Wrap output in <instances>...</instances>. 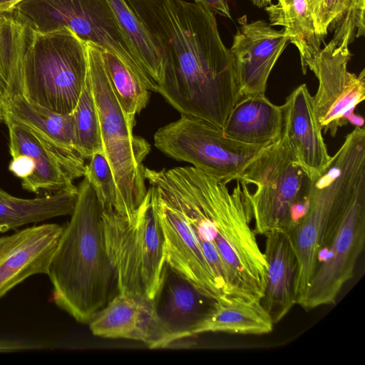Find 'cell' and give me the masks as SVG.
<instances>
[{
	"mask_svg": "<svg viewBox=\"0 0 365 365\" xmlns=\"http://www.w3.org/2000/svg\"><path fill=\"white\" fill-rule=\"evenodd\" d=\"M165 61L158 92L181 115L223 130L241 98L214 13L185 0H130Z\"/></svg>",
	"mask_w": 365,
	"mask_h": 365,
	"instance_id": "obj_1",
	"label": "cell"
},
{
	"mask_svg": "<svg viewBox=\"0 0 365 365\" xmlns=\"http://www.w3.org/2000/svg\"><path fill=\"white\" fill-rule=\"evenodd\" d=\"M64 226L48 276L54 303L81 323L93 317L118 294L115 271L108 257L103 208L84 178Z\"/></svg>",
	"mask_w": 365,
	"mask_h": 365,
	"instance_id": "obj_2",
	"label": "cell"
},
{
	"mask_svg": "<svg viewBox=\"0 0 365 365\" xmlns=\"http://www.w3.org/2000/svg\"><path fill=\"white\" fill-rule=\"evenodd\" d=\"M203 202L211 222L212 244L221 261L226 296L261 300L267 279V263L256 234L250 190L237 179L230 190L225 184L197 169Z\"/></svg>",
	"mask_w": 365,
	"mask_h": 365,
	"instance_id": "obj_3",
	"label": "cell"
},
{
	"mask_svg": "<svg viewBox=\"0 0 365 365\" xmlns=\"http://www.w3.org/2000/svg\"><path fill=\"white\" fill-rule=\"evenodd\" d=\"M365 184V130L355 127L327 168L310 179L307 209L286 232L297 260L294 292L303 298L316 269L326 232L339 210Z\"/></svg>",
	"mask_w": 365,
	"mask_h": 365,
	"instance_id": "obj_4",
	"label": "cell"
},
{
	"mask_svg": "<svg viewBox=\"0 0 365 365\" xmlns=\"http://www.w3.org/2000/svg\"><path fill=\"white\" fill-rule=\"evenodd\" d=\"M27 30L21 95L48 110L71 113L86 81L87 42L66 27L47 33Z\"/></svg>",
	"mask_w": 365,
	"mask_h": 365,
	"instance_id": "obj_5",
	"label": "cell"
},
{
	"mask_svg": "<svg viewBox=\"0 0 365 365\" xmlns=\"http://www.w3.org/2000/svg\"><path fill=\"white\" fill-rule=\"evenodd\" d=\"M88 71L99 118L103 154L116 183V213L130 216L143 202L146 192L143 160L150 145L133 134L110 86L103 62V49L87 42Z\"/></svg>",
	"mask_w": 365,
	"mask_h": 365,
	"instance_id": "obj_6",
	"label": "cell"
},
{
	"mask_svg": "<svg viewBox=\"0 0 365 365\" xmlns=\"http://www.w3.org/2000/svg\"><path fill=\"white\" fill-rule=\"evenodd\" d=\"M106 250L117 277L118 294L153 299L165 263V242L150 191L130 216L103 210Z\"/></svg>",
	"mask_w": 365,
	"mask_h": 365,
	"instance_id": "obj_7",
	"label": "cell"
},
{
	"mask_svg": "<svg viewBox=\"0 0 365 365\" xmlns=\"http://www.w3.org/2000/svg\"><path fill=\"white\" fill-rule=\"evenodd\" d=\"M238 179L256 187L250 195L256 235L287 232L304 214L310 178L282 137L249 165Z\"/></svg>",
	"mask_w": 365,
	"mask_h": 365,
	"instance_id": "obj_8",
	"label": "cell"
},
{
	"mask_svg": "<svg viewBox=\"0 0 365 365\" xmlns=\"http://www.w3.org/2000/svg\"><path fill=\"white\" fill-rule=\"evenodd\" d=\"M9 11L36 32L70 29L86 42L115 56L148 90L156 92L135 60L107 0H22Z\"/></svg>",
	"mask_w": 365,
	"mask_h": 365,
	"instance_id": "obj_9",
	"label": "cell"
},
{
	"mask_svg": "<svg viewBox=\"0 0 365 365\" xmlns=\"http://www.w3.org/2000/svg\"><path fill=\"white\" fill-rule=\"evenodd\" d=\"M154 145L170 158L190 163L225 184L238 179L269 145L237 141L210 123L185 115L160 128Z\"/></svg>",
	"mask_w": 365,
	"mask_h": 365,
	"instance_id": "obj_10",
	"label": "cell"
},
{
	"mask_svg": "<svg viewBox=\"0 0 365 365\" xmlns=\"http://www.w3.org/2000/svg\"><path fill=\"white\" fill-rule=\"evenodd\" d=\"M365 242V185L359 187L331 222L317 268L298 303L305 310L334 304L354 275Z\"/></svg>",
	"mask_w": 365,
	"mask_h": 365,
	"instance_id": "obj_11",
	"label": "cell"
},
{
	"mask_svg": "<svg viewBox=\"0 0 365 365\" xmlns=\"http://www.w3.org/2000/svg\"><path fill=\"white\" fill-rule=\"evenodd\" d=\"M351 56L349 44L338 46L331 39L307 63L318 80L313 100L319 125L324 133L332 137L348 123L364 125V119L354 110L365 99V70L359 75L348 71Z\"/></svg>",
	"mask_w": 365,
	"mask_h": 365,
	"instance_id": "obj_12",
	"label": "cell"
},
{
	"mask_svg": "<svg viewBox=\"0 0 365 365\" xmlns=\"http://www.w3.org/2000/svg\"><path fill=\"white\" fill-rule=\"evenodd\" d=\"M4 120L9 130L11 158L27 155L34 163L32 175L21 180L24 190L46 195L76 187L73 180L84 177L86 173L84 159L56 147L6 113Z\"/></svg>",
	"mask_w": 365,
	"mask_h": 365,
	"instance_id": "obj_13",
	"label": "cell"
},
{
	"mask_svg": "<svg viewBox=\"0 0 365 365\" xmlns=\"http://www.w3.org/2000/svg\"><path fill=\"white\" fill-rule=\"evenodd\" d=\"M239 26L230 48L241 98L265 95L267 81L289 42L284 29L276 30L264 20L238 19Z\"/></svg>",
	"mask_w": 365,
	"mask_h": 365,
	"instance_id": "obj_14",
	"label": "cell"
},
{
	"mask_svg": "<svg viewBox=\"0 0 365 365\" xmlns=\"http://www.w3.org/2000/svg\"><path fill=\"white\" fill-rule=\"evenodd\" d=\"M218 299L165 262L153 302L173 344L195 336Z\"/></svg>",
	"mask_w": 365,
	"mask_h": 365,
	"instance_id": "obj_15",
	"label": "cell"
},
{
	"mask_svg": "<svg viewBox=\"0 0 365 365\" xmlns=\"http://www.w3.org/2000/svg\"><path fill=\"white\" fill-rule=\"evenodd\" d=\"M63 228L43 223L0 237V299L32 275H48Z\"/></svg>",
	"mask_w": 365,
	"mask_h": 365,
	"instance_id": "obj_16",
	"label": "cell"
},
{
	"mask_svg": "<svg viewBox=\"0 0 365 365\" xmlns=\"http://www.w3.org/2000/svg\"><path fill=\"white\" fill-rule=\"evenodd\" d=\"M281 137L298 165L312 179L328 165V153L315 112L313 96L306 84L297 87L281 106Z\"/></svg>",
	"mask_w": 365,
	"mask_h": 365,
	"instance_id": "obj_17",
	"label": "cell"
},
{
	"mask_svg": "<svg viewBox=\"0 0 365 365\" xmlns=\"http://www.w3.org/2000/svg\"><path fill=\"white\" fill-rule=\"evenodd\" d=\"M88 324L93 334L98 336L139 341L150 349L171 345L153 299L141 296L118 294Z\"/></svg>",
	"mask_w": 365,
	"mask_h": 365,
	"instance_id": "obj_18",
	"label": "cell"
},
{
	"mask_svg": "<svg viewBox=\"0 0 365 365\" xmlns=\"http://www.w3.org/2000/svg\"><path fill=\"white\" fill-rule=\"evenodd\" d=\"M264 236L267 279L260 302L276 324L297 304L294 286L297 260L286 232L272 231Z\"/></svg>",
	"mask_w": 365,
	"mask_h": 365,
	"instance_id": "obj_19",
	"label": "cell"
},
{
	"mask_svg": "<svg viewBox=\"0 0 365 365\" xmlns=\"http://www.w3.org/2000/svg\"><path fill=\"white\" fill-rule=\"evenodd\" d=\"M281 106L265 95L241 98L232 110L224 133L230 138L250 145H270L282 135Z\"/></svg>",
	"mask_w": 365,
	"mask_h": 365,
	"instance_id": "obj_20",
	"label": "cell"
},
{
	"mask_svg": "<svg viewBox=\"0 0 365 365\" xmlns=\"http://www.w3.org/2000/svg\"><path fill=\"white\" fill-rule=\"evenodd\" d=\"M274 324L259 300L227 296L217 300L195 335L205 332L262 335L270 333Z\"/></svg>",
	"mask_w": 365,
	"mask_h": 365,
	"instance_id": "obj_21",
	"label": "cell"
},
{
	"mask_svg": "<svg viewBox=\"0 0 365 365\" xmlns=\"http://www.w3.org/2000/svg\"><path fill=\"white\" fill-rule=\"evenodd\" d=\"M140 68L158 92L165 61L159 45L130 0H107Z\"/></svg>",
	"mask_w": 365,
	"mask_h": 365,
	"instance_id": "obj_22",
	"label": "cell"
},
{
	"mask_svg": "<svg viewBox=\"0 0 365 365\" xmlns=\"http://www.w3.org/2000/svg\"><path fill=\"white\" fill-rule=\"evenodd\" d=\"M78 187L43 195L31 199L12 196L0 200V233L56 217L71 215L77 197Z\"/></svg>",
	"mask_w": 365,
	"mask_h": 365,
	"instance_id": "obj_23",
	"label": "cell"
},
{
	"mask_svg": "<svg viewBox=\"0 0 365 365\" xmlns=\"http://www.w3.org/2000/svg\"><path fill=\"white\" fill-rule=\"evenodd\" d=\"M269 24L281 26L288 36L289 42L298 49L302 70L307 73V63L320 52L324 40L317 34L314 17L307 0H277L264 7Z\"/></svg>",
	"mask_w": 365,
	"mask_h": 365,
	"instance_id": "obj_24",
	"label": "cell"
},
{
	"mask_svg": "<svg viewBox=\"0 0 365 365\" xmlns=\"http://www.w3.org/2000/svg\"><path fill=\"white\" fill-rule=\"evenodd\" d=\"M5 111L56 147L68 153L75 150L73 113H57L31 103L21 94L5 103ZM78 154V153H77Z\"/></svg>",
	"mask_w": 365,
	"mask_h": 365,
	"instance_id": "obj_25",
	"label": "cell"
},
{
	"mask_svg": "<svg viewBox=\"0 0 365 365\" xmlns=\"http://www.w3.org/2000/svg\"><path fill=\"white\" fill-rule=\"evenodd\" d=\"M27 28L9 11L0 12V97L21 94V68Z\"/></svg>",
	"mask_w": 365,
	"mask_h": 365,
	"instance_id": "obj_26",
	"label": "cell"
},
{
	"mask_svg": "<svg viewBox=\"0 0 365 365\" xmlns=\"http://www.w3.org/2000/svg\"><path fill=\"white\" fill-rule=\"evenodd\" d=\"M365 0H322L316 29L324 39L329 27L336 45L350 44L364 35Z\"/></svg>",
	"mask_w": 365,
	"mask_h": 365,
	"instance_id": "obj_27",
	"label": "cell"
},
{
	"mask_svg": "<svg viewBox=\"0 0 365 365\" xmlns=\"http://www.w3.org/2000/svg\"><path fill=\"white\" fill-rule=\"evenodd\" d=\"M104 66L113 91L132 126L147 106L150 91L113 54L103 50Z\"/></svg>",
	"mask_w": 365,
	"mask_h": 365,
	"instance_id": "obj_28",
	"label": "cell"
},
{
	"mask_svg": "<svg viewBox=\"0 0 365 365\" xmlns=\"http://www.w3.org/2000/svg\"><path fill=\"white\" fill-rule=\"evenodd\" d=\"M75 128V150L83 159L103 153L99 118L88 71L77 105L72 112Z\"/></svg>",
	"mask_w": 365,
	"mask_h": 365,
	"instance_id": "obj_29",
	"label": "cell"
},
{
	"mask_svg": "<svg viewBox=\"0 0 365 365\" xmlns=\"http://www.w3.org/2000/svg\"><path fill=\"white\" fill-rule=\"evenodd\" d=\"M86 165V178L93 188L103 210L117 212L118 193L111 168L101 153L91 156Z\"/></svg>",
	"mask_w": 365,
	"mask_h": 365,
	"instance_id": "obj_30",
	"label": "cell"
},
{
	"mask_svg": "<svg viewBox=\"0 0 365 365\" xmlns=\"http://www.w3.org/2000/svg\"><path fill=\"white\" fill-rule=\"evenodd\" d=\"M9 170L22 180L32 175L34 163L32 158L27 155H17L12 157Z\"/></svg>",
	"mask_w": 365,
	"mask_h": 365,
	"instance_id": "obj_31",
	"label": "cell"
},
{
	"mask_svg": "<svg viewBox=\"0 0 365 365\" xmlns=\"http://www.w3.org/2000/svg\"><path fill=\"white\" fill-rule=\"evenodd\" d=\"M36 342L19 339H0V353L16 352L41 349Z\"/></svg>",
	"mask_w": 365,
	"mask_h": 365,
	"instance_id": "obj_32",
	"label": "cell"
},
{
	"mask_svg": "<svg viewBox=\"0 0 365 365\" xmlns=\"http://www.w3.org/2000/svg\"><path fill=\"white\" fill-rule=\"evenodd\" d=\"M213 13H216L226 18L232 19L230 10L228 5V0H195Z\"/></svg>",
	"mask_w": 365,
	"mask_h": 365,
	"instance_id": "obj_33",
	"label": "cell"
},
{
	"mask_svg": "<svg viewBox=\"0 0 365 365\" xmlns=\"http://www.w3.org/2000/svg\"><path fill=\"white\" fill-rule=\"evenodd\" d=\"M309 9L314 17L315 27L317 24L322 0H307ZM317 30V29H316Z\"/></svg>",
	"mask_w": 365,
	"mask_h": 365,
	"instance_id": "obj_34",
	"label": "cell"
},
{
	"mask_svg": "<svg viewBox=\"0 0 365 365\" xmlns=\"http://www.w3.org/2000/svg\"><path fill=\"white\" fill-rule=\"evenodd\" d=\"M22 0H0V12L10 11L17 3Z\"/></svg>",
	"mask_w": 365,
	"mask_h": 365,
	"instance_id": "obj_35",
	"label": "cell"
},
{
	"mask_svg": "<svg viewBox=\"0 0 365 365\" xmlns=\"http://www.w3.org/2000/svg\"><path fill=\"white\" fill-rule=\"evenodd\" d=\"M258 8H263L272 4V0H250Z\"/></svg>",
	"mask_w": 365,
	"mask_h": 365,
	"instance_id": "obj_36",
	"label": "cell"
},
{
	"mask_svg": "<svg viewBox=\"0 0 365 365\" xmlns=\"http://www.w3.org/2000/svg\"><path fill=\"white\" fill-rule=\"evenodd\" d=\"M4 103V99L0 97V120H4L6 114Z\"/></svg>",
	"mask_w": 365,
	"mask_h": 365,
	"instance_id": "obj_37",
	"label": "cell"
},
{
	"mask_svg": "<svg viewBox=\"0 0 365 365\" xmlns=\"http://www.w3.org/2000/svg\"><path fill=\"white\" fill-rule=\"evenodd\" d=\"M12 195L7 193L6 191L0 189V200H6L11 197Z\"/></svg>",
	"mask_w": 365,
	"mask_h": 365,
	"instance_id": "obj_38",
	"label": "cell"
}]
</instances>
